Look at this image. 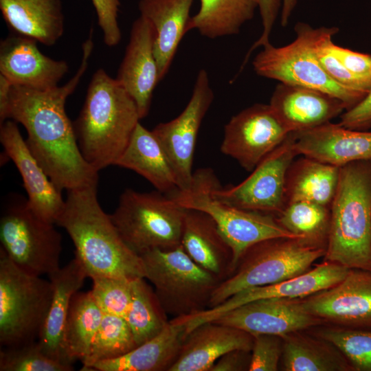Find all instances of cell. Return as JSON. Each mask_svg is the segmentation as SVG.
Here are the masks:
<instances>
[{
  "instance_id": "cell-30",
  "label": "cell",
  "mask_w": 371,
  "mask_h": 371,
  "mask_svg": "<svg viewBox=\"0 0 371 371\" xmlns=\"http://www.w3.org/2000/svg\"><path fill=\"white\" fill-rule=\"evenodd\" d=\"M282 337V370L354 371L334 344L307 330L289 333Z\"/></svg>"
},
{
  "instance_id": "cell-44",
  "label": "cell",
  "mask_w": 371,
  "mask_h": 371,
  "mask_svg": "<svg viewBox=\"0 0 371 371\" xmlns=\"http://www.w3.org/2000/svg\"><path fill=\"white\" fill-rule=\"evenodd\" d=\"M258 5L261 16L262 31L260 37L247 52L245 57L246 60L249 58L254 50L270 43V34L281 10L282 0H258Z\"/></svg>"
},
{
  "instance_id": "cell-47",
  "label": "cell",
  "mask_w": 371,
  "mask_h": 371,
  "mask_svg": "<svg viewBox=\"0 0 371 371\" xmlns=\"http://www.w3.org/2000/svg\"><path fill=\"white\" fill-rule=\"evenodd\" d=\"M12 84L0 74V125L8 120V107Z\"/></svg>"
},
{
  "instance_id": "cell-37",
  "label": "cell",
  "mask_w": 371,
  "mask_h": 371,
  "mask_svg": "<svg viewBox=\"0 0 371 371\" xmlns=\"http://www.w3.org/2000/svg\"><path fill=\"white\" fill-rule=\"evenodd\" d=\"M334 344L354 371H371V328H350L323 324L307 330Z\"/></svg>"
},
{
  "instance_id": "cell-16",
  "label": "cell",
  "mask_w": 371,
  "mask_h": 371,
  "mask_svg": "<svg viewBox=\"0 0 371 371\" xmlns=\"http://www.w3.org/2000/svg\"><path fill=\"white\" fill-rule=\"evenodd\" d=\"M301 302L325 324L371 328V271L350 269L339 282L301 298Z\"/></svg>"
},
{
  "instance_id": "cell-19",
  "label": "cell",
  "mask_w": 371,
  "mask_h": 371,
  "mask_svg": "<svg viewBox=\"0 0 371 371\" xmlns=\"http://www.w3.org/2000/svg\"><path fill=\"white\" fill-rule=\"evenodd\" d=\"M37 43L15 33L1 41L0 74L13 85L48 90L58 86L67 73V63L45 56Z\"/></svg>"
},
{
  "instance_id": "cell-23",
  "label": "cell",
  "mask_w": 371,
  "mask_h": 371,
  "mask_svg": "<svg viewBox=\"0 0 371 371\" xmlns=\"http://www.w3.org/2000/svg\"><path fill=\"white\" fill-rule=\"evenodd\" d=\"M269 105L290 132L329 122L346 110L341 100L326 93L282 82L275 88Z\"/></svg>"
},
{
  "instance_id": "cell-4",
  "label": "cell",
  "mask_w": 371,
  "mask_h": 371,
  "mask_svg": "<svg viewBox=\"0 0 371 371\" xmlns=\"http://www.w3.org/2000/svg\"><path fill=\"white\" fill-rule=\"evenodd\" d=\"M323 261L371 271V159L340 167Z\"/></svg>"
},
{
  "instance_id": "cell-36",
  "label": "cell",
  "mask_w": 371,
  "mask_h": 371,
  "mask_svg": "<svg viewBox=\"0 0 371 371\" xmlns=\"http://www.w3.org/2000/svg\"><path fill=\"white\" fill-rule=\"evenodd\" d=\"M137 346L125 318L104 313L81 370L89 371L95 363L120 357Z\"/></svg>"
},
{
  "instance_id": "cell-9",
  "label": "cell",
  "mask_w": 371,
  "mask_h": 371,
  "mask_svg": "<svg viewBox=\"0 0 371 371\" xmlns=\"http://www.w3.org/2000/svg\"><path fill=\"white\" fill-rule=\"evenodd\" d=\"M186 208L158 190H125L111 218L126 244L141 256L154 249L181 244Z\"/></svg>"
},
{
  "instance_id": "cell-11",
  "label": "cell",
  "mask_w": 371,
  "mask_h": 371,
  "mask_svg": "<svg viewBox=\"0 0 371 371\" xmlns=\"http://www.w3.org/2000/svg\"><path fill=\"white\" fill-rule=\"evenodd\" d=\"M54 225L40 217L27 198L13 194L1 208L0 248L23 271L49 276L60 267L62 236Z\"/></svg>"
},
{
  "instance_id": "cell-48",
  "label": "cell",
  "mask_w": 371,
  "mask_h": 371,
  "mask_svg": "<svg viewBox=\"0 0 371 371\" xmlns=\"http://www.w3.org/2000/svg\"><path fill=\"white\" fill-rule=\"evenodd\" d=\"M297 1L298 0H282L280 10V23L282 26L285 27L287 25Z\"/></svg>"
},
{
  "instance_id": "cell-14",
  "label": "cell",
  "mask_w": 371,
  "mask_h": 371,
  "mask_svg": "<svg viewBox=\"0 0 371 371\" xmlns=\"http://www.w3.org/2000/svg\"><path fill=\"white\" fill-rule=\"evenodd\" d=\"M289 133L269 104H255L234 115L225 124L221 150L250 172Z\"/></svg>"
},
{
  "instance_id": "cell-41",
  "label": "cell",
  "mask_w": 371,
  "mask_h": 371,
  "mask_svg": "<svg viewBox=\"0 0 371 371\" xmlns=\"http://www.w3.org/2000/svg\"><path fill=\"white\" fill-rule=\"evenodd\" d=\"M254 336L249 371H277L283 350L282 337L258 334Z\"/></svg>"
},
{
  "instance_id": "cell-13",
  "label": "cell",
  "mask_w": 371,
  "mask_h": 371,
  "mask_svg": "<svg viewBox=\"0 0 371 371\" xmlns=\"http://www.w3.org/2000/svg\"><path fill=\"white\" fill-rule=\"evenodd\" d=\"M214 97L207 71L201 69L183 111L175 119L160 123L152 130L174 168L179 190L187 188L192 181V162L198 133Z\"/></svg>"
},
{
  "instance_id": "cell-22",
  "label": "cell",
  "mask_w": 371,
  "mask_h": 371,
  "mask_svg": "<svg viewBox=\"0 0 371 371\" xmlns=\"http://www.w3.org/2000/svg\"><path fill=\"white\" fill-rule=\"evenodd\" d=\"M253 342L252 335L238 328L214 322L203 323L185 337L168 371H210L229 351H251Z\"/></svg>"
},
{
  "instance_id": "cell-29",
  "label": "cell",
  "mask_w": 371,
  "mask_h": 371,
  "mask_svg": "<svg viewBox=\"0 0 371 371\" xmlns=\"http://www.w3.org/2000/svg\"><path fill=\"white\" fill-rule=\"evenodd\" d=\"M184 327L169 323L151 339L126 354L94 363L89 371H168L184 339Z\"/></svg>"
},
{
  "instance_id": "cell-46",
  "label": "cell",
  "mask_w": 371,
  "mask_h": 371,
  "mask_svg": "<svg viewBox=\"0 0 371 371\" xmlns=\"http://www.w3.org/2000/svg\"><path fill=\"white\" fill-rule=\"evenodd\" d=\"M251 351L234 350L220 357L210 371H244L249 370Z\"/></svg>"
},
{
  "instance_id": "cell-10",
  "label": "cell",
  "mask_w": 371,
  "mask_h": 371,
  "mask_svg": "<svg viewBox=\"0 0 371 371\" xmlns=\"http://www.w3.org/2000/svg\"><path fill=\"white\" fill-rule=\"evenodd\" d=\"M50 280L16 266L0 248V344L14 347L37 341L48 313Z\"/></svg>"
},
{
  "instance_id": "cell-21",
  "label": "cell",
  "mask_w": 371,
  "mask_h": 371,
  "mask_svg": "<svg viewBox=\"0 0 371 371\" xmlns=\"http://www.w3.org/2000/svg\"><path fill=\"white\" fill-rule=\"evenodd\" d=\"M293 133L298 155L338 167L371 159V131L352 130L329 122Z\"/></svg>"
},
{
  "instance_id": "cell-2",
  "label": "cell",
  "mask_w": 371,
  "mask_h": 371,
  "mask_svg": "<svg viewBox=\"0 0 371 371\" xmlns=\"http://www.w3.org/2000/svg\"><path fill=\"white\" fill-rule=\"evenodd\" d=\"M98 185L67 191L56 224L65 229L75 247V258L88 278H145L143 261L124 241L110 214L101 207Z\"/></svg>"
},
{
  "instance_id": "cell-42",
  "label": "cell",
  "mask_w": 371,
  "mask_h": 371,
  "mask_svg": "<svg viewBox=\"0 0 371 371\" xmlns=\"http://www.w3.org/2000/svg\"><path fill=\"white\" fill-rule=\"evenodd\" d=\"M104 43L110 47L118 45L122 34L118 23L119 0H91Z\"/></svg>"
},
{
  "instance_id": "cell-15",
  "label": "cell",
  "mask_w": 371,
  "mask_h": 371,
  "mask_svg": "<svg viewBox=\"0 0 371 371\" xmlns=\"http://www.w3.org/2000/svg\"><path fill=\"white\" fill-rule=\"evenodd\" d=\"M349 269L323 261L308 271L289 279L264 286L251 287L230 296L221 304L189 315L185 323L189 329L209 322L242 305L267 298H304L339 282Z\"/></svg>"
},
{
  "instance_id": "cell-33",
  "label": "cell",
  "mask_w": 371,
  "mask_h": 371,
  "mask_svg": "<svg viewBox=\"0 0 371 371\" xmlns=\"http://www.w3.org/2000/svg\"><path fill=\"white\" fill-rule=\"evenodd\" d=\"M104 313L91 291L76 292L71 300L65 329V349L68 360L82 362L88 355Z\"/></svg>"
},
{
  "instance_id": "cell-12",
  "label": "cell",
  "mask_w": 371,
  "mask_h": 371,
  "mask_svg": "<svg viewBox=\"0 0 371 371\" xmlns=\"http://www.w3.org/2000/svg\"><path fill=\"white\" fill-rule=\"evenodd\" d=\"M297 155L295 136L291 132L243 181L224 188L218 182L212 194L216 199L231 206L276 216L286 204V174Z\"/></svg>"
},
{
  "instance_id": "cell-8",
  "label": "cell",
  "mask_w": 371,
  "mask_h": 371,
  "mask_svg": "<svg viewBox=\"0 0 371 371\" xmlns=\"http://www.w3.org/2000/svg\"><path fill=\"white\" fill-rule=\"evenodd\" d=\"M140 256L145 279L153 284L164 310L172 318L207 308L222 281L196 263L181 244L168 250L151 249Z\"/></svg>"
},
{
  "instance_id": "cell-35",
  "label": "cell",
  "mask_w": 371,
  "mask_h": 371,
  "mask_svg": "<svg viewBox=\"0 0 371 371\" xmlns=\"http://www.w3.org/2000/svg\"><path fill=\"white\" fill-rule=\"evenodd\" d=\"M131 303L125 317L137 346L159 334L169 323L154 289L144 278L132 280Z\"/></svg>"
},
{
  "instance_id": "cell-34",
  "label": "cell",
  "mask_w": 371,
  "mask_h": 371,
  "mask_svg": "<svg viewBox=\"0 0 371 371\" xmlns=\"http://www.w3.org/2000/svg\"><path fill=\"white\" fill-rule=\"evenodd\" d=\"M275 217L282 227L306 244L326 250L330 207L309 201H292Z\"/></svg>"
},
{
  "instance_id": "cell-17",
  "label": "cell",
  "mask_w": 371,
  "mask_h": 371,
  "mask_svg": "<svg viewBox=\"0 0 371 371\" xmlns=\"http://www.w3.org/2000/svg\"><path fill=\"white\" fill-rule=\"evenodd\" d=\"M212 322L238 328L252 335L281 337L325 324L305 310L301 298L256 300L228 311Z\"/></svg>"
},
{
  "instance_id": "cell-31",
  "label": "cell",
  "mask_w": 371,
  "mask_h": 371,
  "mask_svg": "<svg viewBox=\"0 0 371 371\" xmlns=\"http://www.w3.org/2000/svg\"><path fill=\"white\" fill-rule=\"evenodd\" d=\"M340 167L303 156L294 159L285 177L286 203L309 201L328 207L335 196Z\"/></svg>"
},
{
  "instance_id": "cell-18",
  "label": "cell",
  "mask_w": 371,
  "mask_h": 371,
  "mask_svg": "<svg viewBox=\"0 0 371 371\" xmlns=\"http://www.w3.org/2000/svg\"><path fill=\"white\" fill-rule=\"evenodd\" d=\"M0 142L22 177L31 208L44 220L56 224L65 205L62 190L31 153L17 122L8 119L0 125Z\"/></svg>"
},
{
  "instance_id": "cell-1",
  "label": "cell",
  "mask_w": 371,
  "mask_h": 371,
  "mask_svg": "<svg viewBox=\"0 0 371 371\" xmlns=\"http://www.w3.org/2000/svg\"><path fill=\"white\" fill-rule=\"evenodd\" d=\"M93 28L82 45V57L75 75L64 85L36 90L12 85L8 120L26 129L31 153L60 190L98 185V171L84 159L74 125L65 111L67 98L87 69L93 49Z\"/></svg>"
},
{
  "instance_id": "cell-27",
  "label": "cell",
  "mask_w": 371,
  "mask_h": 371,
  "mask_svg": "<svg viewBox=\"0 0 371 371\" xmlns=\"http://www.w3.org/2000/svg\"><path fill=\"white\" fill-rule=\"evenodd\" d=\"M0 10L13 33L46 46L56 44L64 33L61 0H0Z\"/></svg>"
},
{
  "instance_id": "cell-25",
  "label": "cell",
  "mask_w": 371,
  "mask_h": 371,
  "mask_svg": "<svg viewBox=\"0 0 371 371\" xmlns=\"http://www.w3.org/2000/svg\"><path fill=\"white\" fill-rule=\"evenodd\" d=\"M181 245L196 263L221 280L231 275L232 250L207 213L186 208Z\"/></svg>"
},
{
  "instance_id": "cell-20",
  "label": "cell",
  "mask_w": 371,
  "mask_h": 371,
  "mask_svg": "<svg viewBox=\"0 0 371 371\" xmlns=\"http://www.w3.org/2000/svg\"><path fill=\"white\" fill-rule=\"evenodd\" d=\"M115 79L135 102L140 118L145 117L154 90L161 80L154 54V30L148 19L141 15L132 25Z\"/></svg>"
},
{
  "instance_id": "cell-39",
  "label": "cell",
  "mask_w": 371,
  "mask_h": 371,
  "mask_svg": "<svg viewBox=\"0 0 371 371\" xmlns=\"http://www.w3.org/2000/svg\"><path fill=\"white\" fill-rule=\"evenodd\" d=\"M91 278V292L102 312L125 318L131 303L132 280L111 276Z\"/></svg>"
},
{
  "instance_id": "cell-26",
  "label": "cell",
  "mask_w": 371,
  "mask_h": 371,
  "mask_svg": "<svg viewBox=\"0 0 371 371\" xmlns=\"http://www.w3.org/2000/svg\"><path fill=\"white\" fill-rule=\"evenodd\" d=\"M194 0H140L138 8L154 30V54L161 80L167 74L177 48L188 32Z\"/></svg>"
},
{
  "instance_id": "cell-5",
  "label": "cell",
  "mask_w": 371,
  "mask_h": 371,
  "mask_svg": "<svg viewBox=\"0 0 371 371\" xmlns=\"http://www.w3.org/2000/svg\"><path fill=\"white\" fill-rule=\"evenodd\" d=\"M328 27H313L303 22L295 25V38L282 47L269 43L255 56L256 73L282 83L321 91L341 100L349 110L367 94L341 85L324 70L317 57L319 43Z\"/></svg>"
},
{
  "instance_id": "cell-45",
  "label": "cell",
  "mask_w": 371,
  "mask_h": 371,
  "mask_svg": "<svg viewBox=\"0 0 371 371\" xmlns=\"http://www.w3.org/2000/svg\"><path fill=\"white\" fill-rule=\"evenodd\" d=\"M340 117L339 124L345 128L357 131L371 129V91L358 104L345 111Z\"/></svg>"
},
{
  "instance_id": "cell-32",
  "label": "cell",
  "mask_w": 371,
  "mask_h": 371,
  "mask_svg": "<svg viewBox=\"0 0 371 371\" xmlns=\"http://www.w3.org/2000/svg\"><path fill=\"white\" fill-rule=\"evenodd\" d=\"M198 12L191 16L188 32L196 30L206 38L214 39L238 34L242 26L251 20L258 0H199Z\"/></svg>"
},
{
  "instance_id": "cell-3",
  "label": "cell",
  "mask_w": 371,
  "mask_h": 371,
  "mask_svg": "<svg viewBox=\"0 0 371 371\" xmlns=\"http://www.w3.org/2000/svg\"><path fill=\"white\" fill-rule=\"evenodd\" d=\"M141 120L137 106L102 68L92 76L83 106L73 123L79 149L97 171L115 165Z\"/></svg>"
},
{
  "instance_id": "cell-43",
  "label": "cell",
  "mask_w": 371,
  "mask_h": 371,
  "mask_svg": "<svg viewBox=\"0 0 371 371\" xmlns=\"http://www.w3.org/2000/svg\"><path fill=\"white\" fill-rule=\"evenodd\" d=\"M331 47L344 66L371 90V55L343 47L333 42Z\"/></svg>"
},
{
  "instance_id": "cell-38",
  "label": "cell",
  "mask_w": 371,
  "mask_h": 371,
  "mask_svg": "<svg viewBox=\"0 0 371 371\" xmlns=\"http://www.w3.org/2000/svg\"><path fill=\"white\" fill-rule=\"evenodd\" d=\"M72 365L58 362L45 355L37 341L0 351V371H71Z\"/></svg>"
},
{
  "instance_id": "cell-6",
  "label": "cell",
  "mask_w": 371,
  "mask_h": 371,
  "mask_svg": "<svg viewBox=\"0 0 371 371\" xmlns=\"http://www.w3.org/2000/svg\"><path fill=\"white\" fill-rule=\"evenodd\" d=\"M218 182L212 169L201 168L193 173L187 188L178 190L170 196L183 207L204 212L215 221L232 250V273L253 245L271 238H297L273 215L239 209L216 199L212 189Z\"/></svg>"
},
{
  "instance_id": "cell-24",
  "label": "cell",
  "mask_w": 371,
  "mask_h": 371,
  "mask_svg": "<svg viewBox=\"0 0 371 371\" xmlns=\"http://www.w3.org/2000/svg\"><path fill=\"white\" fill-rule=\"evenodd\" d=\"M53 288L52 298L37 341L43 352L49 358L72 365L65 349V329L74 295L82 286L87 273L76 258L49 276Z\"/></svg>"
},
{
  "instance_id": "cell-40",
  "label": "cell",
  "mask_w": 371,
  "mask_h": 371,
  "mask_svg": "<svg viewBox=\"0 0 371 371\" xmlns=\"http://www.w3.org/2000/svg\"><path fill=\"white\" fill-rule=\"evenodd\" d=\"M338 32L336 27L328 28L317 47L319 60L326 72L337 82L368 95L370 89L344 66L332 49L333 36Z\"/></svg>"
},
{
  "instance_id": "cell-7",
  "label": "cell",
  "mask_w": 371,
  "mask_h": 371,
  "mask_svg": "<svg viewBox=\"0 0 371 371\" xmlns=\"http://www.w3.org/2000/svg\"><path fill=\"white\" fill-rule=\"evenodd\" d=\"M326 249L311 246L298 238L276 237L251 246L233 273L213 292L208 308L251 287L277 283L300 275L323 258Z\"/></svg>"
},
{
  "instance_id": "cell-28",
  "label": "cell",
  "mask_w": 371,
  "mask_h": 371,
  "mask_svg": "<svg viewBox=\"0 0 371 371\" xmlns=\"http://www.w3.org/2000/svg\"><path fill=\"white\" fill-rule=\"evenodd\" d=\"M115 166L133 170L168 196L179 189L176 173L160 142L140 122Z\"/></svg>"
}]
</instances>
